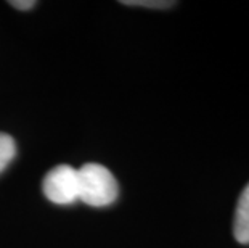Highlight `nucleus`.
Returning <instances> with one entry per match:
<instances>
[{
	"label": "nucleus",
	"instance_id": "f257e3e1",
	"mask_svg": "<svg viewBox=\"0 0 249 248\" xmlns=\"http://www.w3.org/2000/svg\"><path fill=\"white\" fill-rule=\"evenodd\" d=\"M79 176V200L89 207H108L114 203L119 193L116 177L108 168L98 163H87L81 170Z\"/></svg>",
	"mask_w": 249,
	"mask_h": 248
},
{
	"label": "nucleus",
	"instance_id": "f03ea898",
	"mask_svg": "<svg viewBox=\"0 0 249 248\" xmlns=\"http://www.w3.org/2000/svg\"><path fill=\"white\" fill-rule=\"evenodd\" d=\"M44 195L56 205H71L79 200L77 170L70 165L55 166L47 172L42 184Z\"/></svg>",
	"mask_w": 249,
	"mask_h": 248
},
{
	"label": "nucleus",
	"instance_id": "7ed1b4c3",
	"mask_svg": "<svg viewBox=\"0 0 249 248\" xmlns=\"http://www.w3.org/2000/svg\"><path fill=\"white\" fill-rule=\"evenodd\" d=\"M233 235L238 244L249 245V184L238 198L233 219Z\"/></svg>",
	"mask_w": 249,
	"mask_h": 248
},
{
	"label": "nucleus",
	"instance_id": "20e7f679",
	"mask_svg": "<svg viewBox=\"0 0 249 248\" xmlns=\"http://www.w3.org/2000/svg\"><path fill=\"white\" fill-rule=\"evenodd\" d=\"M15 155H17V144H15L13 137L0 133V172L13 161Z\"/></svg>",
	"mask_w": 249,
	"mask_h": 248
},
{
	"label": "nucleus",
	"instance_id": "39448f33",
	"mask_svg": "<svg viewBox=\"0 0 249 248\" xmlns=\"http://www.w3.org/2000/svg\"><path fill=\"white\" fill-rule=\"evenodd\" d=\"M121 3L129 5V7H145V8H171L176 2H167V0H123Z\"/></svg>",
	"mask_w": 249,
	"mask_h": 248
},
{
	"label": "nucleus",
	"instance_id": "423d86ee",
	"mask_svg": "<svg viewBox=\"0 0 249 248\" xmlns=\"http://www.w3.org/2000/svg\"><path fill=\"white\" fill-rule=\"evenodd\" d=\"M10 5L17 10H31L36 7V2L34 0H13V2H10Z\"/></svg>",
	"mask_w": 249,
	"mask_h": 248
}]
</instances>
